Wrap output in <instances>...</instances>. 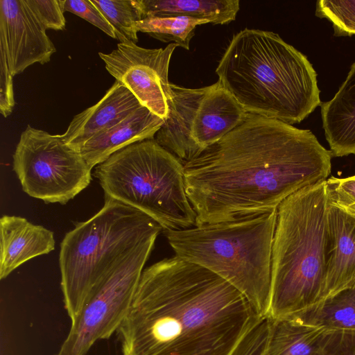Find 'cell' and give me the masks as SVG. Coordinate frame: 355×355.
I'll return each instance as SVG.
<instances>
[{
  "label": "cell",
  "instance_id": "1",
  "mask_svg": "<svg viewBox=\"0 0 355 355\" xmlns=\"http://www.w3.org/2000/svg\"><path fill=\"white\" fill-rule=\"evenodd\" d=\"M331 156L311 131L248 113L240 125L184 164L196 225L277 210L296 191L327 180Z\"/></svg>",
  "mask_w": 355,
  "mask_h": 355
},
{
  "label": "cell",
  "instance_id": "2",
  "mask_svg": "<svg viewBox=\"0 0 355 355\" xmlns=\"http://www.w3.org/2000/svg\"><path fill=\"white\" fill-rule=\"evenodd\" d=\"M263 318L226 280L175 255L143 270L116 333L122 355H232Z\"/></svg>",
  "mask_w": 355,
  "mask_h": 355
},
{
  "label": "cell",
  "instance_id": "3",
  "mask_svg": "<svg viewBox=\"0 0 355 355\" xmlns=\"http://www.w3.org/2000/svg\"><path fill=\"white\" fill-rule=\"evenodd\" d=\"M216 73L248 113L293 125L321 104L310 61L271 31L245 28L234 34Z\"/></svg>",
  "mask_w": 355,
  "mask_h": 355
},
{
  "label": "cell",
  "instance_id": "4",
  "mask_svg": "<svg viewBox=\"0 0 355 355\" xmlns=\"http://www.w3.org/2000/svg\"><path fill=\"white\" fill-rule=\"evenodd\" d=\"M325 181L296 191L277 208L268 317L289 318L324 300L328 257Z\"/></svg>",
  "mask_w": 355,
  "mask_h": 355
},
{
  "label": "cell",
  "instance_id": "5",
  "mask_svg": "<svg viewBox=\"0 0 355 355\" xmlns=\"http://www.w3.org/2000/svg\"><path fill=\"white\" fill-rule=\"evenodd\" d=\"M276 220L277 210L164 233L175 255L226 280L268 317Z\"/></svg>",
  "mask_w": 355,
  "mask_h": 355
},
{
  "label": "cell",
  "instance_id": "6",
  "mask_svg": "<svg viewBox=\"0 0 355 355\" xmlns=\"http://www.w3.org/2000/svg\"><path fill=\"white\" fill-rule=\"evenodd\" d=\"M162 231L148 215L107 196L95 215L76 223L62 239L59 254L63 302L71 322L121 260Z\"/></svg>",
  "mask_w": 355,
  "mask_h": 355
},
{
  "label": "cell",
  "instance_id": "7",
  "mask_svg": "<svg viewBox=\"0 0 355 355\" xmlns=\"http://www.w3.org/2000/svg\"><path fill=\"white\" fill-rule=\"evenodd\" d=\"M105 196L150 216L163 232L196 225L187 195L184 164L155 139L132 144L96 166Z\"/></svg>",
  "mask_w": 355,
  "mask_h": 355
},
{
  "label": "cell",
  "instance_id": "8",
  "mask_svg": "<svg viewBox=\"0 0 355 355\" xmlns=\"http://www.w3.org/2000/svg\"><path fill=\"white\" fill-rule=\"evenodd\" d=\"M167 119L155 139L184 164L240 125L248 112L218 81L191 89L171 83Z\"/></svg>",
  "mask_w": 355,
  "mask_h": 355
},
{
  "label": "cell",
  "instance_id": "9",
  "mask_svg": "<svg viewBox=\"0 0 355 355\" xmlns=\"http://www.w3.org/2000/svg\"><path fill=\"white\" fill-rule=\"evenodd\" d=\"M13 170L23 191L46 203L64 205L91 182L92 168L62 139L28 125L13 154Z\"/></svg>",
  "mask_w": 355,
  "mask_h": 355
},
{
  "label": "cell",
  "instance_id": "10",
  "mask_svg": "<svg viewBox=\"0 0 355 355\" xmlns=\"http://www.w3.org/2000/svg\"><path fill=\"white\" fill-rule=\"evenodd\" d=\"M158 235L127 254L87 299L55 355H86L98 340L116 332L132 303Z\"/></svg>",
  "mask_w": 355,
  "mask_h": 355
},
{
  "label": "cell",
  "instance_id": "11",
  "mask_svg": "<svg viewBox=\"0 0 355 355\" xmlns=\"http://www.w3.org/2000/svg\"><path fill=\"white\" fill-rule=\"evenodd\" d=\"M177 46L171 43L164 49H145L132 42H119L111 53L98 55L116 80L125 85L143 106L166 120L172 101L169 64Z\"/></svg>",
  "mask_w": 355,
  "mask_h": 355
},
{
  "label": "cell",
  "instance_id": "12",
  "mask_svg": "<svg viewBox=\"0 0 355 355\" xmlns=\"http://www.w3.org/2000/svg\"><path fill=\"white\" fill-rule=\"evenodd\" d=\"M46 31L26 0H0V48L13 76L50 61L56 49Z\"/></svg>",
  "mask_w": 355,
  "mask_h": 355
},
{
  "label": "cell",
  "instance_id": "13",
  "mask_svg": "<svg viewBox=\"0 0 355 355\" xmlns=\"http://www.w3.org/2000/svg\"><path fill=\"white\" fill-rule=\"evenodd\" d=\"M141 106L125 85L115 80L98 103L73 118L60 136L67 144L79 151L91 138L116 125Z\"/></svg>",
  "mask_w": 355,
  "mask_h": 355
},
{
  "label": "cell",
  "instance_id": "14",
  "mask_svg": "<svg viewBox=\"0 0 355 355\" xmlns=\"http://www.w3.org/2000/svg\"><path fill=\"white\" fill-rule=\"evenodd\" d=\"M327 224L328 257L324 300L355 284V216L328 202Z\"/></svg>",
  "mask_w": 355,
  "mask_h": 355
},
{
  "label": "cell",
  "instance_id": "15",
  "mask_svg": "<svg viewBox=\"0 0 355 355\" xmlns=\"http://www.w3.org/2000/svg\"><path fill=\"white\" fill-rule=\"evenodd\" d=\"M53 232L25 218L3 216L0 219V279L6 278L26 261L55 248Z\"/></svg>",
  "mask_w": 355,
  "mask_h": 355
},
{
  "label": "cell",
  "instance_id": "16",
  "mask_svg": "<svg viewBox=\"0 0 355 355\" xmlns=\"http://www.w3.org/2000/svg\"><path fill=\"white\" fill-rule=\"evenodd\" d=\"M164 121L141 106L116 125L91 138L79 152L92 169L132 144L155 139Z\"/></svg>",
  "mask_w": 355,
  "mask_h": 355
},
{
  "label": "cell",
  "instance_id": "17",
  "mask_svg": "<svg viewBox=\"0 0 355 355\" xmlns=\"http://www.w3.org/2000/svg\"><path fill=\"white\" fill-rule=\"evenodd\" d=\"M320 106L322 127L331 155L355 154V62L334 96Z\"/></svg>",
  "mask_w": 355,
  "mask_h": 355
},
{
  "label": "cell",
  "instance_id": "18",
  "mask_svg": "<svg viewBox=\"0 0 355 355\" xmlns=\"http://www.w3.org/2000/svg\"><path fill=\"white\" fill-rule=\"evenodd\" d=\"M144 19L185 17L227 24L235 20L239 0H141Z\"/></svg>",
  "mask_w": 355,
  "mask_h": 355
},
{
  "label": "cell",
  "instance_id": "19",
  "mask_svg": "<svg viewBox=\"0 0 355 355\" xmlns=\"http://www.w3.org/2000/svg\"><path fill=\"white\" fill-rule=\"evenodd\" d=\"M270 319V329L263 355H313L329 330L288 318Z\"/></svg>",
  "mask_w": 355,
  "mask_h": 355
},
{
  "label": "cell",
  "instance_id": "20",
  "mask_svg": "<svg viewBox=\"0 0 355 355\" xmlns=\"http://www.w3.org/2000/svg\"><path fill=\"white\" fill-rule=\"evenodd\" d=\"M289 318L329 331L355 333V284Z\"/></svg>",
  "mask_w": 355,
  "mask_h": 355
},
{
  "label": "cell",
  "instance_id": "21",
  "mask_svg": "<svg viewBox=\"0 0 355 355\" xmlns=\"http://www.w3.org/2000/svg\"><path fill=\"white\" fill-rule=\"evenodd\" d=\"M112 26L121 43L138 42L136 23L144 19L141 0H91Z\"/></svg>",
  "mask_w": 355,
  "mask_h": 355
},
{
  "label": "cell",
  "instance_id": "22",
  "mask_svg": "<svg viewBox=\"0 0 355 355\" xmlns=\"http://www.w3.org/2000/svg\"><path fill=\"white\" fill-rule=\"evenodd\" d=\"M209 23L208 20L185 17H146L136 23L137 31L150 35L164 42L173 43L187 50L198 25Z\"/></svg>",
  "mask_w": 355,
  "mask_h": 355
},
{
  "label": "cell",
  "instance_id": "23",
  "mask_svg": "<svg viewBox=\"0 0 355 355\" xmlns=\"http://www.w3.org/2000/svg\"><path fill=\"white\" fill-rule=\"evenodd\" d=\"M315 15L332 24L336 36L355 35V0H320Z\"/></svg>",
  "mask_w": 355,
  "mask_h": 355
},
{
  "label": "cell",
  "instance_id": "24",
  "mask_svg": "<svg viewBox=\"0 0 355 355\" xmlns=\"http://www.w3.org/2000/svg\"><path fill=\"white\" fill-rule=\"evenodd\" d=\"M328 202L355 216V175L325 181Z\"/></svg>",
  "mask_w": 355,
  "mask_h": 355
},
{
  "label": "cell",
  "instance_id": "25",
  "mask_svg": "<svg viewBox=\"0 0 355 355\" xmlns=\"http://www.w3.org/2000/svg\"><path fill=\"white\" fill-rule=\"evenodd\" d=\"M26 2L46 30L65 29L62 0H26Z\"/></svg>",
  "mask_w": 355,
  "mask_h": 355
},
{
  "label": "cell",
  "instance_id": "26",
  "mask_svg": "<svg viewBox=\"0 0 355 355\" xmlns=\"http://www.w3.org/2000/svg\"><path fill=\"white\" fill-rule=\"evenodd\" d=\"M62 6L64 12L76 15L116 39L112 26L91 0H62Z\"/></svg>",
  "mask_w": 355,
  "mask_h": 355
},
{
  "label": "cell",
  "instance_id": "27",
  "mask_svg": "<svg viewBox=\"0 0 355 355\" xmlns=\"http://www.w3.org/2000/svg\"><path fill=\"white\" fill-rule=\"evenodd\" d=\"M270 329V319L263 318L242 339L232 355H263Z\"/></svg>",
  "mask_w": 355,
  "mask_h": 355
},
{
  "label": "cell",
  "instance_id": "28",
  "mask_svg": "<svg viewBox=\"0 0 355 355\" xmlns=\"http://www.w3.org/2000/svg\"><path fill=\"white\" fill-rule=\"evenodd\" d=\"M313 355H355V333L330 331Z\"/></svg>",
  "mask_w": 355,
  "mask_h": 355
},
{
  "label": "cell",
  "instance_id": "29",
  "mask_svg": "<svg viewBox=\"0 0 355 355\" xmlns=\"http://www.w3.org/2000/svg\"><path fill=\"white\" fill-rule=\"evenodd\" d=\"M12 78L6 53L0 48V112L5 118L11 114L15 104Z\"/></svg>",
  "mask_w": 355,
  "mask_h": 355
}]
</instances>
